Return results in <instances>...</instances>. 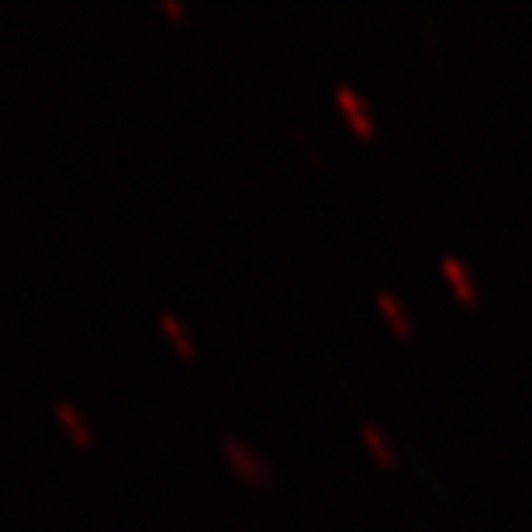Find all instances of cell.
Segmentation results:
<instances>
[{"label": "cell", "instance_id": "cell-1", "mask_svg": "<svg viewBox=\"0 0 532 532\" xmlns=\"http://www.w3.org/2000/svg\"><path fill=\"white\" fill-rule=\"evenodd\" d=\"M222 456L228 460V467H232V474L253 491L270 488L273 477H277V474H273V467H270V460H266L260 450H253V446L242 443V439H235V436L222 439Z\"/></svg>", "mask_w": 532, "mask_h": 532}, {"label": "cell", "instance_id": "cell-2", "mask_svg": "<svg viewBox=\"0 0 532 532\" xmlns=\"http://www.w3.org/2000/svg\"><path fill=\"white\" fill-rule=\"evenodd\" d=\"M336 104L342 108V114H346V121L356 128L360 135H374V118H370L367 111V101H363L360 94H356L353 87H336Z\"/></svg>", "mask_w": 532, "mask_h": 532}, {"label": "cell", "instance_id": "cell-3", "mask_svg": "<svg viewBox=\"0 0 532 532\" xmlns=\"http://www.w3.org/2000/svg\"><path fill=\"white\" fill-rule=\"evenodd\" d=\"M56 418H59V425L70 432V439H73L76 446H80V450H90V443H94V432H90L87 418L76 412L73 405H63V401L56 405Z\"/></svg>", "mask_w": 532, "mask_h": 532}, {"label": "cell", "instance_id": "cell-4", "mask_svg": "<svg viewBox=\"0 0 532 532\" xmlns=\"http://www.w3.org/2000/svg\"><path fill=\"white\" fill-rule=\"evenodd\" d=\"M159 329L166 332V339L173 342V349H177L184 360H194V356H197V342L187 336V325L180 322L177 315H170V311H159Z\"/></svg>", "mask_w": 532, "mask_h": 532}, {"label": "cell", "instance_id": "cell-5", "mask_svg": "<svg viewBox=\"0 0 532 532\" xmlns=\"http://www.w3.org/2000/svg\"><path fill=\"white\" fill-rule=\"evenodd\" d=\"M360 436H363V439H367V450H370V453H374V456H377V460H380V463H384V467H391V463H394V453H391V450H387L384 436H380V432L374 429V425H363V429H360Z\"/></svg>", "mask_w": 532, "mask_h": 532}, {"label": "cell", "instance_id": "cell-6", "mask_svg": "<svg viewBox=\"0 0 532 532\" xmlns=\"http://www.w3.org/2000/svg\"><path fill=\"white\" fill-rule=\"evenodd\" d=\"M377 304H380V311L398 325V332H405V318H401V311H398V301H394L391 294H377Z\"/></svg>", "mask_w": 532, "mask_h": 532}, {"label": "cell", "instance_id": "cell-7", "mask_svg": "<svg viewBox=\"0 0 532 532\" xmlns=\"http://www.w3.org/2000/svg\"><path fill=\"white\" fill-rule=\"evenodd\" d=\"M163 11H166V14H177V18H180V14H184L187 7L177 4V0H163Z\"/></svg>", "mask_w": 532, "mask_h": 532}]
</instances>
